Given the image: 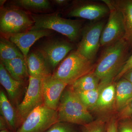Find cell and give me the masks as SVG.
I'll use <instances>...</instances> for the list:
<instances>
[{
    "label": "cell",
    "mask_w": 132,
    "mask_h": 132,
    "mask_svg": "<svg viewBox=\"0 0 132 132\" xmlns=\"http://www.w3.org/2000/svg\"><path fill=\"white\" fill-rule=\"evenodd\" d=\"M129 44L124 38L105 47L94 70L100 83L113 82L127 60Z\"/></svg>",
    "instance_id": "1"
},
{
    "label": "cell",
    "mask_w": 132,
    "mask_h": 132,
    "mask_svg": "<svg viewBox=\"0 0 132 132\" xmlns=\"http://www.w3.org/2000/svg\"><path fill=\"white\" fill-rule=\"evenodd\" d=\"M57 111L60 122L83 126L94 121L89 110L70 86L63 92Z\"/></svg>",
    "instance_id": "2"
},
{
    "label": "cell",
    "mask_w": 132,
    "mask_h": 132,
    "mask_svg": "<svg viewBox=\"0 0 132 132\" xmlns=\"http://www.w3.org/2000/svg\"><path fill=\"white\" fill-rule=\"evenodd\" d=\"M30 16L34 22L30 30H53L65 36L72 42L77 40L82 31L81 23L79 20L64 19L55 14H32Z\"/></svg>",
    "instance_id": "3"
},
{
    "label": "cell",
    "mask_w": 132,
    "mask_h": 132,
    "mask_svg": "<svg viewBox=\"0 0 132 132\" xmlns=\"http://www.w3.org/2000/svg\"><path fill=\"white\" fill-rule=\"evenodd\" d=\"M94 69L93 61L82 56L77 50H73L62 62L52 76L70 86Z\"/></svg>",
    "instance_id": "4"
},
{
    "label": "cell",
    "mask_w": 132,
    "mask_h": 132,
    "mask_svg": "<svg viewBox=\"0 0 132 132\" xmlns=\"http://www.w3.org/2000/svg\"><path fill=\"white\" fill-rule=\"evenodd\" d=\"M34 22L30 15L18 8L8 7L1 10V32L12 35L31 30Z\"/></svg>",
    "instance_id": "5"
},
{
    "label": "cell",
    "mask_w": 132,
    "mask_h": 132,
    "mask_svg": "<svg viewBox=\"0 0 132 132\" xmlns=\"http://www.w3.org/2000/svg\"><path fill=\"white\" fill-rule=\"evenodd\" d=\"M59 122L57 111L40 105L29 114L15 132H45Z\"/></svg>",
    "instance_id": "6"
},
{
    "label": "cell",
    "mask_w": 132,
    "mask_h": 132,
    "mask_svg": "<svg viewBox=\"0 0 132 132\" xmlns=\"http://www.w3.org/2000/svg\"><path fill=\"white\" fill-rule=\"evenodd\" d=\"M42 80L29 76L28 87L26 94L22 101L16 108L18 128L34 109L43 104Z\"/></svg>",
    "instance_id": "7"
},
{
    "label": "cell",
    "mask_w": 132,
    "mask_h": 132,
    "mask_svg": "<svg viewBox=\"0 0 132 132\" xmlns=\"http://www.w3.org/2000/svg\"><path fill=\"white\" fill-rule=\"evenodd\" d=\"M105 22L100 21L86 26L82 30V38L76 50L88 60L93 61L101 45Z\"/></svg>",
    "instance_id": "8"
},
{
    "label": "cell",
    "mask_w": 132,
    "mask_h": 132,
    "mask_svg": "<svg viewBox=\"0 0 132 132\" xmlns=\"http://www.w3.org/2000/svg\"><path fill=\"white\" fill-rule=\"evenodd\" d=\"M103 1L110 10L108 21L104 26L100 40L101 45L105 47L124 38L125 31L120 12L112 4L111 1L104 0Z\"/></svg>",
    "instance_id": "9"
},
{
    "label": "cell",
    "mask_w": 132,
    "mask_h": 132,
    "mask_svg": "<svg viewBox=\"0 0 132 132\" xmlns=\"http://www.w3.org/2000/svg\"><path fill=\"white\" fill-rule=\"evenodd\" d=\"M72 44L60 40L48 41L38 49L47 62L51 69H53L67 54L73 50Z\"/></svg>",
    "instance_id": "10"
},
{
    "label": "cell",
    "mask_w": 132,
    "mask_h": 132,
    "mask_svg": "<svg viewBox=\"0 0 132 132\" xmlns=\"http://www.w3.org/2000/svg\"><path fill=\"white\" fill-rule=\"evenodd\" d=\"M68 86L62 81L53 78L52 75L42 79L43 104L48 108L57 111L62 95Z\"/></svg>",
    "instance_id": "11"
},
{
    "label": "cell",
    "mask_w": 132,
    "mask_h": 132,
    "mask_svg": "<svg viewBox=\"0 0 132 132\" xmlns=\"http://www.w3.org/2000/svg\"><path fill=\"white\" fill-rule=\"evenodd\" d=\"M52 32L47 29L29 30L9 36L10 41L16 45L27 59L30 47L38 40L48 36Z\"/></svg>",
    "instance_id": "12"
},
{
    "label": "cell",
    "mask_w": 132,
    "mask_h": 132,
    "mask_svg": "<svg viewBox=\"0 0 132 132\" xmlns=\"http://www.w3.org/2000/svg\"><path fill=\"white\" fill-rule=\"evenodd\" d=\"M109 12V8L106 4L90 3L76 7L71 10L68 14L71 17L95 21L105 16Z\"/></svg>",
    "instance_id": "13"
},
{
    "label": "cell",
    "mask_w": 132,
    "mask_h": 132,
    "mask_svg": "<svg viewBox=\"0 0 132 132\" xmlns=\"http://www.w3.org/2000/svg\"><path fill=\"white\" fill-rule=\"evenodd\" d=\"M26 61L29 76L42 80L52 75V69L38 50L30 53Z\"/></svg>",
    "instance_id": "14"
},
{
    "label": "cell",
    "mask_w": 132,
    "mask_h": 132,
    "mask_svg": "<svg viewBox=\"0 0 132 132\" xmlns=\"http://www.w3.org/2000/svg\"><path fill=\"white\" fill-rule=\"evenodd\" d=\"M0 82L6 91L11 101L18 105L24 82L16 80L12 78L1 61L0 64Z\"/></svg>",
    "instance_id": "15"
},
{
    "label": "cell",
    "mask_w": 132,
    "mask_h": 132,
    "mask_svg": "<svg viewBox=\"0 0 132 132\" xmlns=\"http://www.w3.org/2000/svg\"><path fill=\"white\" fill-rule=\"evenodd\" d=\"M112 4L121 13L125 33L124 39L132 44V0H112Z\"/></svg>",
    "instance_id": "16"
},
{
    "label": "cell",
    "mask_w": 132,
    "mask_h": 132,
    "mask_svg": "<svg viewBox=\"0 0 132 132\" xmlns=\"http://www.w3.org/2000/svg\"><path fill=\"white\" fill-rule=\"evenodd\" d=\"M116 84L111 82L103 88L95 107V112L106 113L115 108Z\"/></svg>",
    "instance_id": "17"
},
{
    "label": "cell",
    "mask_w": 132,
    "mask_h": 132,
    "mask_svg": "<svg viewBox=\"0 0 132 132\" xmlns=\"http://www.w3.org/2000/svg\"><path fill=\"white\" fill-rule=\"evenodd\" d=\"M1 61L10 75L16 80L24 82L27 78L29 77L25 59L17 58L7 61Z\"/></svg>",
    "instance_id": "18"
},
{
    "label": "cell",
    "mask_w": 132,
    "mask_h": 132,
    "mask_svg": "<svg viewBox=\"0 0 132 132\" xmlns=\"http://www.w3.org/2000/svg\"><path fill=\"white\" fill-rule=\"evenodd\" d=\"M132 99V84L122 78L116 84L115 108L120 112Z\"/></svg>",
    "instance_id": "19"
},
{
    "label": "cell",
    "mask_w": 132,
    "mask_h": 132,
    "mask_svg": "<svg viewBox=\"0 0 132 132\" xmlns=\"http://www.w3.org/2000/svg\"><path fill=\"white\" fill-rule=\"evenodd\" d=\"M1 116L6 121L9 131L15 132L18 129L16 110H15L4 92L0 91Z\"/></svg>",
    "instance_id": "20"
},
{
    "label": "cell",
    "mask_w": 132,
    "mask_h": 132,
    "mask_svg": "<svg viewBox=\"0 0 132 132\" xmlns=\"http://www.w3.org/2000/svg\"><path fill=\"white\" fill-rule=\"evenodd\" d=\"M100 82V79L93 71L78 79L70 86L75 92H86L96 89Z\"/></svg>",
    "instance_id": "21"
},
{
    "label": "cell",
    "mask_w": 132,
    "mask_h": 132,
    "mask_svg": "<svg viewBox=\"0 0 132 132\" xmlns=\"http://www.w3.org/2000/svg\"><path fill=\"white\" fill-rule=\"evenodd\" d=\"M10 41L1 38L0 41L1 61H7L17 58L25 59L22 53Z\"/></svg>",
    "instance_id": "22"
},
{
    "label": "cell",
    "mask_w": 132,
    "mask_h": 132,
    "mask_svg": "<svg viewBox=\"0 0 132 132\" xmlns=\"http://www.w3.org/2000/svg\"><path fill=\"white\" fill-rule=\"evenodd\" d=\"M106 86L100 82L98 87L94 90L86 92H74L88 110L94 111L102 90Z\"/></svg>",
    "instance_id": "23"
},
{
    "label": "cell",
    "mask_w": 132,
    "mask_h": 132,
    "mask_svg": "<svg viewBox=\"0 0 132 132\" xmlns=\"http://www.w3.org/2000/svg\"><path fill=\"white\" fill-rule=\"evenodd\" d=\"M14 2L17 6L30 11H43L51 7L50 3L47 0H18Z\"/></svg>",
    "instance_id": "24"
},
{
    "label": "cell",
    "mask_w": 132,
    "mask_h": 132,
    "mask_svg": "<svg viewBox=\"0 0 132 132\" xmlns=\"http://www.w3.org/2000/svg\"><path fill=\"white\" fill-rule=\"evenodd\" d=\"M106 129L105 121L98 119L83 126L82 132H106Z\"/></svg>",
    "instance_id": "25"
},
{
    "label": "cell",
    "mask_w": 132,
    "mask_h": 132,
    "mask_svg": "<svg viewBox=\"0 0 132 132\" xmlns=\"http://www.w3.org/2000/svg\"><path fill=\"white\" fill-rule=\"evenodd\" d=\"M69 123L57 122L45 132H76Z\"/></svg>",
    "instance_id": "26"
},
{
    "label": "cell",
    "mask_w": 132,
    "mask_h": 132,
    "mask_svg": "<svg viewBox=\"0 0 132 132\" xmlns=\"http://www.w3.org/2000/svg\"><path fill=\"white\" fill-rule=\"evenodd\" d=\"M132 115V99L119 113V119L125 120L130 118Z\"/></svg>",
    "instance_id": "27"
},
{
    "label": "cell",
    "mask_w": 132,
    "mask_h": 132,
    "mask_svg": "<svg viewBox=\"0 0 132 132\" xmlns=\"http://www.w3.org/2000/svg\"><path fill=\"white\" fill-rule=\"evenodd\" d=\"M132 68V54L126 61L123 68L121 69L120 72L118 75L116 77L113 81H118L122 78L123 76L127 72Z\"/></svg>",
    "instance_id": "28"
},
{
    "label": "cell",
    "mask_w": 132,
    "mask_h": 132,
    "mask_svg": "<svg viewBox=\"0 0 132 132\" xmlns=\"http://www.w3.org/2000/svg\"><path fill=\"white\" fill-rule=\"evenodd\" d=\"M118 132H132V120H123L118 125Z\"/></svg>",
    "instance_id": "29"
},
{
    "label": "cell",
    "mask_w": 132,
    "mask_h": 132,
    "mask_svg": "<svg viewBox=\"0 0 132 132\" xmlns=\"http://www.w3.org/2000/svg\"><path fill=\"white\" fill-rule=\"evenodd\" d=\"M106 132H118V122L114 118H112L107 124Z\"/></svg>",
    "instance_id": "30"
},
{
    "label": "cell",
    "mask_w": 132,
    "mask_h": 132,
    "mask_svg": "<svg viewBox=\"0 0 132 132\" xmlns=\"http://www.w3.org/2000/svg\"><path fill=\"white\" fill-rule=\"evenodd\" d=\"M9 130L8 126L5 119L2 116H0V130L1 131V130Z\"/></svg>",
    "instance_id": "31"
},
{
    "label": "cell",
    "mask_w": 132,
    "mask_h": 132,
    "mask_svg": "<svg viewBox=\"0 0 132 132\" xmlns=\"http://www.w3.org/2000/svg\"><path fill=\"white\" fill-rule=\"evenodd\" d=\"M122 78L127 80L132 84V68L127 72Z\"/></svg>",
    "instance_id": "32"
},
{
    "label": "cell",
    "mask_w": 132,
    "mask_h": 132,
    "mask_svg": "<svg viewBox=\"0 0 132 132\" xmlns=\"http://www.w3.org/2000/svg\"><path fill=\"white\" fill-rule=\"evenodd\" d=\"M53 1L57 5H64L67 2V1L65 0H55Z\"/></svg>",
    "instance_id": "33"
},
{
    "label": "cell",
    "mask_w": 132,
    "mask_h": 132,
    "mask_svg": "<svg viewBox=\"0 0 132 132\" xmlns=\"http://www.w3.org/2000/svg\"><path fill=\"white\" fill-rule=\"evenodd\" d=\"M0 132H11L10 131H9V130H1L0 131Z\"/></svg>",
    "instance_id": "34"
},
{
    "label": "cell",
    "mask_w": 132,
    "mask_h": 132,
    "mask_svg": "<svg viewBox=\"0 0 132 132\" xmlns=\"http://www.w3.org/2000/svg\"><path fill=\"white\" fill-rule=\"evenodd\" d=\"M130 118H131V119H132V115L131 116V117H130Z\"/></svg>",
    "instance_id": "35"
}]
</instances>
